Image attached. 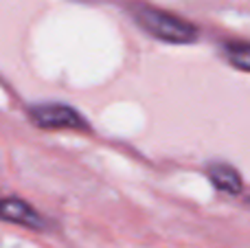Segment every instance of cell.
Returning a JSON list of instances; mask_svg holds the SVG:
<instances>
[{
    "instance_id": "cell-1",
    "label": "cell",
    "mask_w": 250,
    "mask_h": 248,
    "mask_svg": "<svg viewBox=\"0 0 250 248\" xmlns=\"http://www.w3.org/2000/svg\"><path fill=\"white\" fill-rule=\"evenodd\" d=\"M134 22L141 26L145 33H149L151 38L160 40L167 44H193L198 40L200 31L198 26H193L191 22L182 20V18L173 16L163 9L149 7V4H132L129 7Z\"/></svg>"
},
{
    "instance_id": "cell-2",
    "label": "cell",
    "mask_w": 250,
    "mask_h": 248,
    "mask_svg": "<svg viewBox=\"0 0 250 248\" xmlns=\"http://www.w3.org/2000/svg\"><path fill=\"white\" fill-rule=\"evenodd\" d=\"M29 117L42 130H88L86 119L66 103L33 105L29 110Z\"/></svg>"
},
{
    "instance_id": "cell-3",
    "label": "cell",
    "mask_w": 250,
    "mask_h": 248,
    "mask_svg": "<svg viewBox=\"0 0 250 248\" xmlns=\"http://www.w3.org/2000/svg\"><path fill=\"white\" fill-rule=\"evenodd\" d=\"M0 220L11 224H20L31 231H46L48 222L29 205V202L20 200V198L11 196H0Z\"/></svg>"
},
{
    "instance_id": "cell-4",
    "label": "cell",
    "mask_w": 250,
    "mask_h": 248,
    "mask_svg": "<svg viewBox=\"0 0 250 248\" xmlns=\"http://www.w3.org/2000/svg\"><path fill=\"white\" fill-rule=\"evenodd\" d=\"M207 174H208V180L215 185V189H220V191H224V193H230V196L242 193L244 183L235 167L224 165V163H215V165H208Z\"/></svg>"
},
{
    "instance_id": "cell-5",
    "label": "cell",
    "mask_w": 250,
    "mask_h": 248,
    "mask_svg": "<svg viewBox=\"0 0 250 248\" xmlns=\"http://www.w3.org/2000/svg\"><path fill=\"white\" fill-rule=\"evenodd\" d=\"M224 55L237 70L250 73V42H230V44H226Z\"/></svg>"
}]
</instances>
